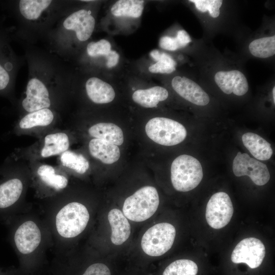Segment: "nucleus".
<instances>
[{"label": "nucleus", "mask_w": 275, "mask_h": 275, "mask_svg": "<svg viewBox=\"0 0 275 275\" xmlns=\"http://www.w3.org/2000/svg\"><path fill=\"white\" fill-rule=\"evenodd\" d=\"M159 199L156 189L144 186L124 201L122 212L128 219L141 222L151 217L157 210Z\"/></svg>", "instance_id": "obj_1"}, {"label": "nucleus", "mask_w": 275, "mask_h": 275, "mask_svg": "<svg viewBox=\"0 0 275 275\" xmlns=\"http://www.w3.org/2000/svg\"><path fill=\"white\" fill-rule=\"evenodd\" d=\"M203 177L202 166L195 157L182 154L176 157L171 168V179L174 188L186 192L196 188Z\"/></svg>", "instance_id": "obj_2"}, {"label": "nucleus", "mask_w": 275, "mask_h": 275, "mask_svg": "<svg viewBox=\"0 0 275 275\" xmlns=\"http://www.w3.org/2000/svg\"><path fill=\"white\" fill-rule=\"evenodd\" d=\"M90 215L86 207L78 202H71L57 213L56 225L58 233L64 238H73L87 227Z\"/></svg>", "instance_id": "obj_3"}, {"label": "nucleus", "mask_w": 275, "mask_h": 275, "mask_svg": "<svg viewBox=\"0 0 275 275\" xmlns=\"http://www.w3.org/2000/svg\"><path fill=\"white\" fill-rule=\"evenodd\" d=\"M145 131L156 143L168 146L181 143L187 135V131L182 124L164 117L150 119L146 124Z\"/></svg>", "instance_id": "obj_4"}, {"label": "nucleus", "mask_w": 275, "mask_h": 275, "mask_svg": "<svg viewBox=\"0 0 275 275\" xmlns=\"http://www.w3.org/2000/svg\"><path fill=\"white\" fill-rule=\"evenodd\" d=\"M175 236L176 229L172 224H157L144 234L141 240L142 249L149 256H160L171 248Z\"/></svg>", "instance_id": "obj_5"}, {"label": "nucleus", "mask_w": 275, "mask_h": 275, "mask_svg": "<svg viewBox=\"0 0 275 275\" xmlns=\"http://www.w3.org/2000/svg\"><path fill=\"white\" fill-rule=\"evenodd\" d=\"M233 206L229 195L223 191L213 194L206 208V219L212 228L219 229L230 221L233 214Z\"/></svg>", "instance_id": "obj_6"}, {"label": "nucleus", "mask_w": 275, "mask_h": 275, "mask_svg": "<svg viewBox=\"0 0 275 275\" xmlns=\"http://www.w3.org/2000/svg\"><path fill=\"white\" fill-rule=\"evenodd\" d=\"M232 169L236 176H248L257 185H264L270 179L266 165L245 153H237L233 160Z\"/></svg>", "instance_id": "obj_7"}, {"label": "nucleus", "mask_w": 275, "mask_h": 275, "mask_svg": "<svg viewBox=\"0 0 275 275\" xmlns=\"http://www.w3.org/2000/svg\"><path fill=\"white\" fill-rule=\"evenodd\" d=\"M265 255V248L262 241L254 237L241 240L231 254L234 263H244L251 268H256L262 263Z\"/></svg>", "instance_id": "obj_8"}, {"label": "nucleus", "mask_w": 275, "mask_h": 275, "mask_svg": "<svg viewBox=\"0 0 275 275\" xmlns=\"http://www.w3.org/2000/svg\"><path fill=\"white\" fill-rule=\"evenodd\" d=\"M51 104L49 92L40 80L31 78L26 86V97L22 101L24 109L29 113L48 108Z\"/></svg>", "instance_id": "obj_9"}, {"label": "nucleus", "mask_w": 275, "mask_h": 275, "mask_svg": "<svg viewBox=\"0 0 275 275\" xmlns=\"http://www.w3.org/2000/svg\"><path fill=\"white\" fill-rule=\"evenodd\" d=\"M175 91L187 101L199 106L210 101L208 94L196 82L185 76H176L171 82Z\"/></svg>", "instance_id": "obj_10"}, {"label": "nucleus", "mask_w": 275, "mask_h": 275, "mask_svg": "<svg viewBox=\"0 0 275 275\" xmlns=\"http://www.w3.org/2000/svg\"><path fill=\"white\" fill-rule=\"evenodd\" d=\"M214 79L218 88L225 94L236 96L245 95L249 90V83L244 74L238 70L219 71Z\"/></svg>", "instance_id": "obj_11"}, {"label": "nucleus", "mask_w": 275, "mask_h": 275, "mask_svg": "<svg viewBox=\"0 0 275 275\" xmlns=\"http://www.w3.org/2000/svg\"><path fill=\"white\" fill-rule=\"evenodd\" d=\"M95 20L91 12L85 9L78 10L68 16L63 22L64 28L76 33L77 39L85 41L94 31Z\"/></svg>", "instance_id": "obj_12"}, {"label": "nucleus", "mask_w": 275, "mask_h": 275, "mask_svg": "<svg viewBox=\"0 0 275 275\" xmlns=\"http://www.w3.org/2000/svg\"><path fill=\"white\" fill-rule=\"evenodd\" d=\"M41 240L40 230L36 223L31 221L22 224L14 235L16 246L23 254L33 252L39 245Z\"/></svg>", "instance_id": "obj_13"}, {"label": "nucleus", "mask_w": 275, "mask_h": 275, "mask_svg": "<svg viewBox=\"0 0 275 275\" xmlns=\"http://www.w3.org/2000/svg\"><path fill=\"white\" fill-rule=\"evenodd\" d=\"M70 142L68 135L63 131L49 133L43 138L36 155L41 158L61 155L68 150Z\"/></svg>", "instance_id": "obj_14"}, {"label": "nucleus", "mask_w": 275, "mask_h": 275, "mask_svg": "<svg viewBox=\"0 0 275 275\" xmlns=\"http://www.w3.org/2000/svg\"><path fill=\"white\" fill-rule=\"evenodd\" d=\"M108 220L112 230V242L115 245H121L130 235L131 228L127 218L122 211L114 208L109 211Z\"/></svg>", "instance_id": "obj_15"}, {"label": "nucleus", "mask_w": 275, "mask_h": 275, "mask_svg": "<svg viewBox=\"0 0 275 275\" xmlns=\"http://www.w3.org/2000/svg\"><path fill=\"white\" fill-rule=\"evenodd\" d=\"M88 148L92 157L105 164L115 163L120 157L118 146L105 140L93 138L89 142Z\"/></svg>", "instance_id": "obj_16"}, {"label": "nucleus", "mask_w": 275, "mask_h": 275, "mask_svg": "<svg viewBox=\"0 0 275 275\" xmlns=\"http://www.w3.org/2000/svg\"><path fill=\"white\" fill-rule=\"evenodd\" d=\"M86 90L90 100L97 104L109 103L115 97L112 86L97 77H93L87 80Z\"/></svg>", "instance_id": "obj_17"}, {"label": "nucleus", "mask_w": 275, "mask_h": 275, "mask_svg": "<svg viewBox=\"0 0 275 275\" xmlns=\"http://www.w3.org/2000/svg\"><path fill=\"white\" fill-rule=\"evenodd\" d=\"M242 141L245 148L257 159L267 160L272 155L270 144L258 134L245 133L242 136Z\"/></svg>", "instance_id": "obj_18"}, {"label": "nucleus", "mask_w": 275, "mask_h": 275, "mask_svg": "<svg viewBox=\"0 0 275 275\" xmlns=\"http://www.w3.org/2000/svg\"><path fill=\"white\" fill-rule=\"evenodd\" d=\"M89 134L94 138L105 140L117 146L124 142V135L120 127L112 123H98L88 129Z\"/></svg>", "instance_id": "obj_19"}, {"label": "nucleus", "mask_w": 275, "mask_h": 275, "mask_svg": "<svg viewBox=\"0 0 275 275\" xmlns=\"http://www.w3.org/2000/svg\"><path fill=\"white\" fill-rule=\"evenodd\" d=\"M169 96L168 90L160 86H155L147 89H139L132 94L134 102L146 108L157 106L160 101L166 100Z\"/></svg>", "instance_id": "obj_20"}, {"label": "nucleus", "mask_w": 275, "mask_h": 275, "mask_svg": "<svg viewBox=\"0 0 275 275\" xmlns=\"http://www.w3.org/2000/svg\"><path fill=\"white\" fill-rule=\"evenodd\" d=\"M54 118V114L50 109H42L26 114L20 120L19 127L24 130L46 127L53 122Z\"/></svg>", "instance_id": "obj_21"}, {"label": "nucleus", "mask_w": 275, "mask_h": 275, "mask_svg": "<svg viewBox=\"0 0 275 275\" xmlns=\"http://www.w3.org/2000/svg\"><path fill=\"white\" fill-rule=\"evenodd\" d=\"M22 189V183L17 178L9 180L0 185V208H7L15 203L19 199Z\"/></svg>", "instance_id": "obj_22"}, {"label": "nucleus", "mask_w": 275, "mask_h": 275, "mask_svg": "<svg viewBox=\"0 0 275 275\" xmlns=\"http://www.w3.org/2000/svg\"><path fill=\"white\" fill-rule=\"evenodd\" d=\"M144 1L141 0H119L111 8L112 14L117 17H140L144 10Z\"/></svg>", "instance_id": "obj_23"}, {"label": "nucleus", "mask_w": 275, "mask_h": 275, "mask_svg": "<svg viewBox=\"0 0 275 275\" xmlns=\"http://www.w3.org/2000/svg\"><path fill=\"white\" fill-rule=\"evenodd\" d=\"M37 173L43 183L56 190L65 188L68 184L67 178L64 175L57 174L55 169L50 165H41L38 168Z\"/></svg>", "instance_id": "obj_24"}, {"label": "nucleus", "mask_w": 275, "mask_h": 275, "mask_svg": "<svg viewBox=\"0 0 275 275\" xmlns=\"http://www.w3.org/2000/svg\"><path fill=\"white\" fill-rule=\"evenodd\" d=\"M61 165L79 174H85L89 169L88 159L81 154L67 150L60 156Z\"/></svg>", "instance_id": "obj_25"}, {"label": "nucleus", "mask_w": 275, "mask_h": 275, "mask_svg": "<svg viewBox=\"0 0 275 275\" xmlns=\"http://www.w3.org/2000/svg\"><path fill=\"white\" fill-rule=\"evenodd\" d=\"M249 49L255 57L266 59L275 54V35L253 40L249 45Z\"/></svg>", "instance_id": "obj_26"}, {"label": "nucleus", "mask_w": 275, "mask_h": 275, "mask_svg": "<svg viewBox=\"0 0 275 275\" xmlns=\"http://www.w3.org/2000/svg\"><path fill=\"white\" fill-rule=\"evenodd\" d=\"M51 2L50 0H21L19 1V8L21 15L25 18L36 20Z\"/></svg>", "instance_id": "obj_27"}, {"label": "nucleus", "mask_w": 275, "mask_h": 275, "mask_svg": "<svg viewBox=\"0 0 275 275\" xmlns=\"http://www.w3.org/2000/svg\"><path fill=\"white\" fill-rule=\"evenodd\" d=\"M150 56L157 61L149 67L150 72L170 74L175 71L176 62L168 54L154 49L151 52Z\"/></svg>", "instance_id": "obj_28"}, {"label": "nucleus", "mask_w": 275, "mask_h": 275, "mask_svg": "<svg viewBox=\"0 0 275 275\" xmlns=\"http://www.w3.org/2000/svg\"><path fill=\"white\" fill-rule=\"evenodd\" d=\"M198 270V266L193 261L179 259L168 265L162 275H196Z\"/></svg>", "instance_id": "obj_29"}, {"label": "nucleus", "mask_w": 275, "mask_h": 275, "mask_svg": "<svg viewBox=\"0 0 275 275\" xmlns=\"http://www.w3.org/2000/svg\"><path fill=\"white\" fill-rule=\"evenodd\" d=\"M189 2L194 4L197 10L203 13L208 12L209 15L214 18L219 16L223 4L221 0H190Z\"/></svg>", "instance_id": "obj_30"}, {"label": "nucleus", "mask_w": 275, "mask_h": 275, "mask_svg": "<svg viewBox=\"0 0 275 275\" xmlns=\"http://www.w3.org/2000/svg\"><path fill=\"white\" fill-rule=\"evenodd\" d=\"M111 45L107 40L101 39L97 42H91L87 47L88 55L92 57L107 56L111 50Z\"/></svg>", "instance_id": "obj_31"}, {"label": "nucleus", "mask_w": 275, "mask_h": 275, "mask_svg": "<svg viewBox=\"0 0 275 275\" xmlns=\"http://www.w3.org/2000/svg\"><path fill=\"white\" fill-rule=\"evenodd\" d=\"M81 275H112V271L106 264L95 263L89 266Z\"/></svg>", "instance_id": "obj_32"}, {"label": "nucleus", "mask_w": 275, "mask_h": 275, "mask_svg": "<svg viewBox=\"0 0 275 275\" xmlns=\"http://www.w3.org/2000/svg\"><path fill=\"white\" fill-rule=\"evenodd\" d=\"M159 45L161 48L169 51H175L181 48L176 37L163 36L159 40Z\"/></svg>", "instance_id": "obj_33"}, {"label": "nucleus", "mask_w": 275, "mask_h": 275, "mask_svg": "<svg viewBox=\"0 0 275 275\" xmlns=\"http://www.w3.org/2000/svg\"><path fill=\"white\" fill-rule=\"evenodd\" d=\"M176 37L177 38L181 48L187 46L191 42V39L189 34L183 30L177 32Z\"/></svg>", "instance_id": "obj_34"}, {"label": "nucleus", "mask_w": 275, "mask_h": 275, "mask_svg": "<svg viewBox=\"0 0 275 275\" xmlns=\"http://www.w3.org/2000/svg\"><path fill=\"white\" fill-rule=\"evenodd\" d=\"M107 60L106 66L112 68L115 66L119 62V55L115 50H111L108 54L105 56Z\"/></svg>", "instance_id": "obj_35"}, {"label": "nucleus", "mask_w": 275, "mask_h": 275, "mask_svg": "<svg viewBox=\"0 0 275 275\" xmlns=\"http://www.w3.org/2000/svg\"><path fill=\"white\" fill-rule=\"evenodd\" d=\"M9 80L10 77L8 72L0 65V90L6 88Z\"/></svg>", "instance_id": "obj_36"}, {"label": "nucleus", "mask_w": 275, "mask_h": 275, "mask_svg": "<svg viewBox=\"0 0 275 275\" xmlns=\"http://www.w3.org/2000/svg\"><path fill=\"white\" fill-rule=\"evenodd\" d=\"M272 98L273 100V102L275 103V87L274 86L272 89Z\"/></svg>", "instance_id": "obj_37"}]
</instances>
